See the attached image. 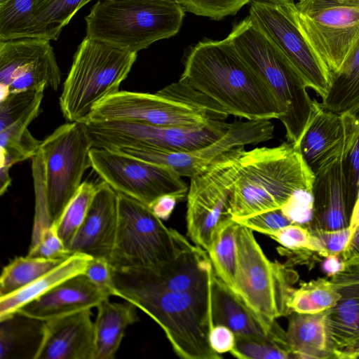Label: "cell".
<instances>
[{"mask_svg": "<svg viewBox=\"0 0 359 359\" xmlns=\"http://www.w3.org/2000/svg\"><path fill=\"white\" fill-rule=\"evenodd\" d=\"M346 151L332 165L315 175L309 230H339L350 226L353 210L346 199L342 172Z\"/></svg>", "mask_w": 359, "mask_h": 359, "instance_id": "23", "label": "cell"}, {"mask_svg": "<svg viewBox=\"0 0 359 359\" xmlns=\"http://www.w3.org/2000/svg\"><path fill=\"white\" fill-rule=\"evenodd\" d=\"M322 100L323 107L339 114L359 104V39L339 70L331 76L328 93Z\"/></svg>", "mask_w": 359, "mask_h": 359, "instance_id": "29", "label": "cell"}, {"mask_svg": "<svg viewBox=\"0 0 359 359\" xmlns=\"http://www.w3.org/2000/svg\"><path fill=\"white\" fill-rule=\"evenodd\" d=\"M359 0H299L295 4L297 8L302 12L317 10L332 6H358Z\"/></svg>", "mask_w": 359, "mask_h": 359, "instance_id": "48", "label": "cell"}, {"mask_svg": "<svg viewBox=\"0 0 359 359\" xmlns=\"http://www.w3.org/2000/svg\"><path fill=\"white\" fill-rule=\"evenodd\" d=\"M236 245L233 292L268 323L291 314L288 302L299 279L298 273L286 264L270 260L253 231L241 224L237 229Z\"/></svg>", "mask_w": 359, "mask_h": 359, "instance_id": "8", "label": "cell"}, {"mask_svg": "<svg viewBox=\"0 0 359 359\" xmlns=\"http://www.w3.org/2000/svg\"><path fill=\"white\" fill-rule=\"evenodd\" d=\"M236 222L248 227L253 232H259L266 236L294 224L283 213L281 208L263 212Z\"/></svg>", "mask_w": 359, "mask_h": 359, "instance_id": "43", "label": "cell"}, {"mask_svg": "<svg viewBox=\"0 0 359 359\" xmlns=\"http://www.w3.org/2000/svg\"><path fill=\"white\" fill-rule=\"evenodd\" d=\"M339 257L344 262L359 257V226L353 231L347 246Z\"/></svg>", "mask_w": 359, "mask_h": 359, "instance_id": "49", "label": "cell"}, {"mask_svg": "<svg viewBox=\"0 0 359 359\" xmlns=\"http://www.w3.org/2000/svg\"><path fill=\"white\" fill-rule=\"evenodd\" d=\"M268 236L281 245V248H278L279 252H303L311 250L318 253L311 231L306 226L292 224L271 233Z\"/></svg>", "mask_w": 359, "mask_h": 359, "instance_id": "39", "label": "cell"}, {"mask_svg": "<svg viewBox=\"0 0 359 359\" xmlns=\"http://www.w3.org/2000/svg\"><path fill=\"white\" fill-rule=\"evenodd\" d=\"M93 147L144 148L162 151H189L204 147L223 135L231 123L212 120L201 126H158L125 121L84 123Z\"/></svg>", "mask_w": 359, "mask_h": 359, "instance_id": "11", "label": "cell"}, {"mask_svg": "<svg viewBox=\"0 0 359 359\" xmlns=\"http://www.w3.org/2000/svg\"><path fill=\"white\" fill-rule=\"evenodd\" d=\"M91 259L86 255L73 254L25 287L0 297V319L18 311L22 306L63 281L83 273Z\"/></svg>", "mask_w": 359, "mask_h": 359, "instance_id": "27", "label": "cell"}, {"mask_svg": "<svg viewBox=\"0 0 359 359\" xmlns=\"http://www.w3.org/2000/svg\"><path fill=\"white\" fill-rule=\"evenodd\" d=\"M179 80L229 116L247 120H279L276 96L238 55L230 39H204L189 47Z\"/></svg>", "mask_w": 359, "mask_h": 359, "instance_id": "1", "label": "cell"}, {"mask_svg": "<svg viewBox=\"0 0 359 359\" xmlns=\"http://www.w3.org/2000/svg\"><path fill=\"white\" fill-rule=\"evenodd\" d=\"M336 287L359 285V257L344 262L343 269L330 277Z\"/></svg>", "mask_w": 359, "mask_h": 359, "instance_id": "46", "label": "cell"}, {"mask_svg": "<svg viewBox=\"0 0 359 359\" xmlns=\"http://www.w3.org/2000/svg\"><path fill=\"white\" fill-rule=\"evenodd\" d=\"M101 291L109 297H118L113 269L108 260L92 258L83 273Z\"/></svg>", "mask_w": 359, "mask_h": 359, "instance_id": "44", "label": "cell"}, {"mask_svg": "<svg viewBox=\"0 0 359 359\" xmlns=\"http://www.w3.org/2000/svg\"><path fill=\"white\" fill-rule=\"evenodd\" d=\"M341 296L330 280L319 278L309 282H301L294 289L288 302L291 312L316 313L332 309Z\"/></svg>", "mask_w": 359, "mask_h": 359, "instance_id": "31", "label": "cell"}, {"mask_svg": "<svg viewBox=\"0 0 359 359\" xmlns=\"http://www.w3.org/2000/svg\"><path fill=\"white\" fill-rule=\"evenodd\" d=\"M37 359H95V330L91 309L46 321Z\"/></svg>", "mask_w": 359, "mask_h": 359, "instance_id": "20", "label": "cell"}, {"mask_svg": "<svg viewBox=\"0 0 359 359\" xmlns=\"http://www.w3.org/2000/svg\"><path fill=\"white\" fill-rule=\"evenodd\" d=\"M182 201L177 196L167 194L155 200L149 208L161 220L168 219L172 213L177 202Z\"/></svg>", "mask_w": 359, "mask_h": 359, "instance_id": "47", "label": "cell"}, {"mask_svg": "<svg viewBox=\"0 0 359 359\" xmlns=\"http://www.w3.org/2000/svg\"><path fill=\"white\" fill-rule=\"evenodd\" d=\"M230 353L240 359L294 358L285 338L235 334V345Z\"/></svg>", "mask_w": 359, "mask_h": 359, "instance_id": "36", "label": "cell"}, {"mask_svg": "<svg viewBox=\"0 0 359 359\" xmlns=\"http://www.w3.org/2000/svg\"><path fill=\"white\" fill-rule=\"evenodd\" d=\"M209 341L217 353H230L235 345V334L224 325H213L210 332Z\"/></svg>", "mask_w": 359, "mask_h": 359, "instance_id": "45", "label": "cell"}, {"mask_svg": "<svg viewBox=\"0 0 359 359\" xmlns=\"http://www.w3.org/2000/svg\"><path fill=\"white\" fill-rule=\"evenodd\" d=\"M314 180L293 143L245 150L232 192V218L237 221L281 208L300 193L311 194Z\"/></svg>", "mask_w": 359, "mask_h": 359, "instance_id": "3", "label": "cell"}, {"mask_svg": "<svg viewBox=\"0 0 359 359\" xmlns=\"http://www.w3.org/2000/svg\"><path fill=\"white\" fill-rule=\"evenodd\" d=\"M65 259H49L18 257L2 270L0 278V297L18 291L52 270Z\"/></svg>", "mask_w": 359, "mask_h": 359, "instance_id": "33", "label": "cell"}, {"mask_svg": "<svg viewBox=\"0 0 359 359\" xmlns=\"http://www.w3.org/2000/svg\"><path fill=\"white\" fill-rule=\"evenodd\" d=\"M358 226H359V189L357 199L353 210L351 224L349 226L352 233Z\"/></svg>", "mask_w": 359, "mask_h": 359, "instance_id": "52", "label": "cell"}, {"mask_svg": "<svg viewBox=\"0 0 359 359\" xmlns=\"http://www.w3.org/2000/svg\"><path fill=\"white\" fill-rule=\"evenodd\" d=\"M43 89L12 93L0 102V131L6 128L32 110L40 107Z\"/></svg>", "mask_w": 359, "mask_h": 359, "instance_id": "37", "label": "cell"}, {"mask_svg": "<svg viewBox=\"0 0 359 359\" xmlns=\"http://www.w3.org/2000/svg\"><path fill=\"white\" fill-rule=\"evenodd\" d=\"M92 0H36L33 9L32 37L57 41L79 10Z\"/></svg>", "mask_w": 359, "mask_h": 359, "instance_id": "30", "label": "cell"}, {"mask_svg": "<svg viewBox=\"0 0 359 359\" xmlns=\"http://www.w3.org/2000/svg\"><path fill=\"white\" fill-rule=\"evenodd\" d=\"M290 4L253 0L248 16L289 59L308 88L323 99L330 88V73L299 30Z\"/></svg>", "mask_w": 359, "mask_h": 359, "instance_id": "13", "label": "cell"}, {"mask_svg": "<svg viewBox=\"0 0 359 359\" xmlns=\"http://www.w3.org/2000/svg\"><path fill=\"white\" fill-rule=\"evenodd\" d=\"M228 37L241 58L276 96L284 112L280 121L285 127L287 142L299 146L317 102L309 95L303 78L248 15L233 25Z\"/></svg>", "mask_w": 359, "mask_h": 359, "instance_id": "4", "label": "cell"}, {"mask_svg": "<svg viewBox=\"0 0 359 359\" xmlns=\"http://www.w3.org/2000/svg\"><path fill=\"white\" fill-rule=\"evenodd\" d=\"M210 309L212 326L224 325L235 334L266 338L286 337L285 331L276 320L268 323L260 318L215 271L210 285Z\"/></svg>", "mask_w": 359, "mask_h": 359, "instance_id": "21", "label": "cell"}, {"mask_svg": "<svg viewBox=\"0 0 359 359\" xmlns=\"http://www.w3.org/2000/svg\"><path fill=\"white\" fill-rule=\"evenodd\" d=\"M36 0H0V41L32 37Z\"/></svg>", "mask_w": 359, "mask_h": 359, "instance_id": "34", "label": "cell"}, {"mask_svg": "<svg viewBox=\"0 0 359 359\" xmlns=\"http://www.w3.org/2000/svg\"><path fill=\"white\" fill-rule=\"evenodd\" d=\"M97 189V184L83 182L55 225L57 233L67 249L88 215Z\"/></svg>", "mask_w": 359, "mask_h": 359, "instance_id": "35", "label": "cell"}, {"mask_svg": "<svg viewBox=\"0 0 359 359\" xmlns=\"http://www.w3.org/2000/svg\"><path fill=\"white\" fill-rule=\"evenodd\" d=\"M185 11L196 15L220 20L234 15L253 0H176Z\"/></svg>", "mask_w": 359, "mask_h": 359, "instance_id": "38", "label": "cell"}, {"mask_svg": "<svg viewBox=\"0 0 359 359\" xmlns=\"http://www.w3.org/2000/svg\"><path fill=\"white\" fill-rule=\"evenodd\" d=\"M46 321L17 311L0 319V358L37 359Z\"/></svg>", "mask_w": 359, "mask_h": 359, "instance_id": "25", "label": "cell"}, {"mask_svg": "<svg viewBox=\"0 0 359 359\" xmlns=\"http://www.w3.org/2000/svg\"><path fill=\"white\" fill-rule=\"evenodd\" d=\"M109 296L84 274L74 276L22 306L18 311L43 320L97 307Z\"/></svg>", "mask_w": 359, "mask_h": 359, "instance_id": "22", "label": "cell"}, {"mask_svg": "<svg viewBox=\"0 0 359 359\" xmlns=\"http://www.w3.org/2000/svg\"><path fill=\"white\" fill-rule=\"evenodd\" d=\"M245 147L224 153L191 177L187 194V236L206 252L216 231L233 219L231 196Z\"/></svg>", "mask_w": 359, "mask_h": 359, "instance_id": "9", "label": "cell"}, {"mask_svg": "<svg viewBox=\"0 0 359 359\" xmlns=\"http://www.w3.org/2000/svg\"><path fill=\"white\" fill-rule=\"evenodd\" d=\"M113 275L118 297L151 318L161 327L177 356L183 359L222 358L209 341L212 327L210 292L163 290L142 283L126 271L113 269Z\"/></svg>", "mask_w": 359, "mask_h": 359, "instance_id": "2", "label": "cell"}, {"mask_svg": "<svg viewBox=\"0 0 359 359\" xmlns=\"http://www.w3.org/2000/svg\"><path fill=\"white\" fill-rule=\"evenodd\" d=\"M193 246L167 227L149 206L118 193L117 231L109 259L114 270L156 269Z\"/></svg>", "mask_w": 359, "mask_h": 359, "instance_id": "7", "label": "cell"}, {"mask_svg": "<svg viewBox=\"0 0 359 359\" xmlns=\"http://www.w3.org/2000/svg\"><path fill=\"white\" fill-rule=\"evenodd\" d=\"M238 225L233 219L223 224L215 233L207 251L215 274L231 289L237 268Z\"/></svg>", "mask_w": 359, "mask_h": 359, "instance_id": "32", "label": "cell"}, {"mask_svg": "<svg viewBox=\"0 0 359 359\" xmlns=\"http://www.w3.org/2000/svg\"><path fill=\"white\" fill-rule=\"evenodd\" d=\"M358 133L359 119L353 109L335 113L317 101L299 148L304 160L316 175L341 157Z\"/></svg>", "mask_w": 359, "mask_h": 359, "instance_id": "18", "label": "cell"}, {"mask_svg": "<svg viewBox=\"0 0 359 359\" xmlns=\"http://www.w3.org/2000/svg\"><path fill=\"white\" fill-rule=\"evenodd\" d=\"M118 225V193L107 182L97 189L88 215L68 250L109 262Z\"/></svg>", "mask_w": 359, "mask_h": 359, "instance_id": "19", "label": "cell"}, {"mask_svg": "<svg viewBox=\"0 0 359 359\" xmlns=\"http://www.w3.org/2000/svg\"><path fill=\"white\" fill-rule=\"evenodd\" d=\"M336 358L356 359L359 358V336L351 343L336 353Z\"/></svg>", "mask_w": 359, "mask_h": 359, "instance_id": "51", "label": "cell"}, {"mask_svg": "<svg viewBox=\"0 0 359 359\" xmlns=\"http://www.w3.org/2000/svg\"><path fill=\"white\" fill-rule=\"evenodd\" d=\"M351 109L359 119V104ZM342 172L348 204L353 210L359 189V133L343 158Z\"/></svg>", "mask_w": 359, "mask_h": 359, "instance_id": "40", "label": "cell"}, {"mask_svg": "<svg viewBox=\"0 0 359 359\" xmlns=\"http://www.w3.org/2000/svg\"><path fill=\"white\" fill-rule=\"evenodd\" d=\"M319 255L325 258L340 255L347 246L352 235L351 229L339 230H310Z\"/></svg>", "mask_w": 359, "mask_h": 359, "instance_id": "41", "label": "cell"}, {"mask_svg": "<svg viewBox=\"0 0 359 359\" xmlns=\"http://www.w3.org/2000/svg\"><path fill=\"white\" fill-rule=\"evenodd\" d=\"M94 321L95 359H113L127 327L139 320L137 307L126 303L104 300L97 306Z\"/></svg>", "mask_w": 359, "mask_h": 359, "instance_id": "26", "label": "cell"}, {"mask_svg": "<svg viewBox=\"0 0 359 359\" xmlns=\"http://www.w3.org/2000/svg\"><path fill=\"white\" fill-rule=\"evenodd\" d=\"M91 168L116 192L149 206L161 196L184 198L188 191L182 177L170 169L123 152L93 147Z\"/></svg>", "mask_w": 359, "mask_h": 359, "instance_id": "12", "label": "cell"}, {"mask_svg": "<svg viewBox=\"0 0 359 359\" xmlns=\"http://www.w3.org/2000/svg\"><path fill=\"white\" fill-rule=\"evenodd\" d=\"M36 108L0 131V194L3 195L11 184L10 168L16 163L33 158L39 151L41 141L31 134L28 126L39 114Z\"/></svg>", "mask_w": 359, "mask_h": 359, "instance_id": "28", "label": "cell"}, {"mask_svg": "<svg viewBox=\"0 0 359 359\" xmlns=\"http://www.w3.org/2000/svg\"><path fill=\"white\" fill-rule=\"evenodd\" d=\"M61 81L50 41L25 37L0 41L1 99L32 89L57 90Z\"/></svg>", "mask_w": 359, "mask_h": 359, "instance_id": "16", "label": "cell"}, {"mask_svg": "<svg viewBox=\"0 0 359 359\" xmlns=\"http://www.w3.org/2000/svg\"><path fill=\"white\" fill-rule=\"evenodd\" d=\"M344 267V262L339 255H330L323 258L322 269L329 276H332Z\"/></svg>", "mask_w": 359, "mask_h": 359, "instance_id": "50", "label": "cell"}, {"mask_svg": "<svg viewBox=\"0 0 359 359\" xmlns=\"http://www.w3.org/2000/svg\"><path fill=\"white\" fill-rule=\"evenodd\" d=\"M30 257L49 259H66L71 255L60 238L55 224L45 230L36 245L29 247Z\"/></svg>", "mask_w": 359, "mask_h": 359, "instance_id": "42", "label": "cell"}, {"mask_svg": "<svg viewBox=\"0 0 359 359\" xmlns=\"http://www.w3.org/2000/svg\"><path fill=\"white\" fill-rule=\"evenodd\" d=\"M275 4H294L293 0H264Z\"/></svg>", "mask_w": 359, "mask_h": 359, "instance_id": "53", "label": "cell"}, {"mask_svg": "<svg viewBox=\"0 0 359 359\" xmlns=\"http://www.w3.org/2000/svg\"><path fill=\"white\" fill-rule=\"evenodd\" d=\"M93 148L84 123L69 122L41 141L39 154L49 217L56 225L91 167Z\"/></svg>", "mask_w": 359, "mask_h": 359, "instance_id": "10", "label": "cell"}, {"mask_svg": "<svg viewBox=\"0 0 359 359\" xmlns=\"http://www.w3.org/2000/svg\"><path fill=\"white\" fill-rule=\"evenodd\" d=\"M137 58L129 52L86 36L74 55L59 102L69 122H88L94 107L119 91Z\"/></svg>", "mask_w": 359, "mask_h": 359, "instance_id": "6", "label": "cell"}, {"mask_svg": "<svg viewBox=\"0 0 359 359\" xmlns=\"http://www.w3.org/2000/svg\"><path fill=\"white\" fill-rule=\"evenodd\" d=\"M184 13L176 0H97L85 17L86 36L137 53L176 35Z\"/></svg>", "mask_w": 359, "mask_h": 359, "instance_id": "5", "label": "cell"}, {"mask_svg": "<svg viewBox=\"0 0 359 359\" xmlns=\"http://www.w3.org/2000/svg\"><path fill=\"white\" fill-rule=\"evenodd\" d=\"M212 120L215 119L205 110L157 93L119 90L97 104L88 122L125 121L158 126H201Z\"/></svg>", "mask_w": 359, "mask_h": 359, "instance_id": "14", "label": "cell"}, {"mask_svg": "<svg viewBox=\"0 0 359 359\" xmlns=\"http://www.w3.org/2000/svg\"><path fill=\"white\" fill-rule=\"evenodd\" d=\"M304 38L330 75L337 72L359 39V5L332 6L302 12L290 4Z\"/></svg>", "mask_w": 359, "mask_h": 359, "instance_id": "15", "label": "cell"}, {"mask_svg": "<svg viewBox=\"0 0 359 359\" xmlns=\"http://www.w3.org/2000/svg\"><path fill=\"white\" fill-rule=\"evenodd\" d=\"M328 310L316 313H292L285 334L294 358H336L327 324Z\"/></svg>", "mask_w": 359, "mask_h": 359, "instance_id": "24", "label": "cell"}, {"mask_svg": "<svg viewBox=\"0 0 359 359\" xmlns=\"http://www.w3.org/2000/svg\"><path fill=\"white\" fill-rule=\"evenodd\" d=\"M273 130L274 126L270 120L235 121L217 140L193 151L173 152L133 147L114 150L162 165L180 177L191 178L231 149L269 141L273 137Z\"/></svg>", "mask_w": 359, "mask_h": 359, "instance_id": "17", "label": "cell"}]
</instances>
